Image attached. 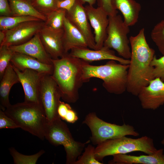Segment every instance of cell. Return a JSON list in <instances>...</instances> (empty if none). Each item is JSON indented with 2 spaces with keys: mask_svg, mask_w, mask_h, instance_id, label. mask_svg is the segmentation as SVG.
<instances>
[{
  "mask_svg": "<svg viewBox=\"0 0 164 164\" xmlns=\"http://www.w3.org/2000/svg\"><path fill=\"white\" fill-rule=\"evenodd\" d=\"M131 56L128 70L126 90L138 96L141 90L154 79L152 61L155 55L154 50L147 43L145 29H141L137 35L131 36Z\"/></svg>",
  "mask_w": 164,
  "mask_h": 164,
  "instance_id": "6da1fadb",
  "label": "cell"
},
{
  "mask_svg": "<svg viewBox=\"0 0 164 164\" xmlns=\"http://www.w3.org/2000/svg\"><path fill=\"white\" fill-rule=\"evenodd\" d=\"M53 70L51 76L57 84L61 98L68 103H74L79 98V90L84 83L83 67L87 62L70 55L52 60Z\"/></svg>",
  "mask_w": 164,
  "mask_h": 164,
  "instance_id": "7a4b0ae2",
  "label": "cell"
},
{
  "mask_svg": "<svg viewBox=\"0 0 164 164\" xmlns=\"http://www.w3.org/2000/svg\"><path fill=\"white\" fill-rule=\"evenodd\" d=\"M129 67V64L118 63L113 60L99 66L91 65L87 62L83 67L82 80L84 83L92 78L100 79L108 92L121 94L126 90Z\"/></svg>",
  "mask_w": 164,
  "mask_h": 164,
  "instance_id": "3957f363",
  "label": "cell"
},
{
  "mask_svg": "<svg viewBox=\"0 0 164 164\" xmlns=\"http://www.w3.org/2000/svg\"><path fill=\"white\" fill-rule=\"evenodd\" d=\"M4 112L19 128L42 140L45 138V128L47 120L40 104L24 101L11 104Z\"/></svg>",
  "mask_w": 164,
  "mask_h": 164,
  "instance_id": "277c9868",
  "label": "cell"
},
{
  "mask_svg": "<svg viewBox=\"0 0 164 164\" xmlns=\"http://www.w3.org/2000/svg\"><path fill=\"white\" fill-rule=\"evenodd\" d=\"M157 150L153 139L147 136L137 138L125 136L108 140L97 145L95 149L94 155L96 159L100 162L108 156L136 151L151 155Z\"/></svg>",
  "mask_w": 164,
  "mask_h": 164,
  "instance_id": "5b68a950",
  "label": "cell"
},
{
  "mask_svg": "<svg viewBox=\"0 0 164 164\" xmlns=\"http://www.w3.org/2000/svg\"><path fill=\"white\" fill-rule=\"evenodd\" d=\"M45 138L52 145H63L66 154V163L74 164L83 150L86 143L75 141L65 123L60 117L48 121L44 130Z\"/></svg>",
  "mask_w": 164,
  "mask_h": 164,
  "instance_id": "8992f818",
  "label": "cell"
},
{
  "mask_svg": "<svg viewBox=\"0 0 164 164\" xmlns=\"http://www.w3.org/2000/svg\"><path fill=\"white\" fill-rule=\"evenodd\" d=\"M82 123L89 128L91 133V140L94 145H97L108 140L127 135H139L132 126L125 124L119 125L106 122L99 118L94 112L87 114Z\"/></svg>",
  "mask_w": 164,
  "mask_h": 164,
  "instance_id": "52a82bcc",
  "label": "cell"
},
{
  "mask_svg": "<svg viewBox=\"0 0 164 164\" xmlns=\"http://www.w3.org/2000/svg\"><path fill=\"white\" fill-rule=\"evenodd\" d=\"M108 19L107 36L103 46L113 49L121 57L129 60L131 49L129 39L127 36L130 32L129 27L125 24L119 15L109 16Z\"/></svg>",
  "mask_w": 164,
  "mask_h": 164,
  "instance_id": "ba28073f",
  "label": "cell"
},
{
  "mask_svg": "<svg viewBox=\"0 0 164 164\" xmlns=\"http://www.w3.org/2000/svg\"><path fill=\"white\" fill-rule=\"evenodd\" d=\"M61 98L59 88L51 75L42 74L39 94V101L49 121L60 117L58 108Z\"/></svg>",
  "mask_w": 164,
  "mask_h": 164,
  "instance_id": "9c48e42d",
  "label": "cell"
},
{
  "mask_svg": "<svg viewBox=\"0 0 164 164\" xmlns=\"http://www.w3.org/2000/svg\"><path fill=\"white\" fill-rule=\"evenodd\" d=\"M45 23L41 20L28 21L4 31L5 38L0 46H18L26 42L39 33L44 27Z\"/></svg>",
  "mask_w": 164,
  "mask_h": 164,
  "instance_id": "30bf717a",
  "label": "cell"
},
{
  "mask_svg": "<svg viewBox=\"0 0 164 164\" xmlns=\"http://www.w3.org/2000/svg\"><path fill=\"white\" fill-rule=\"evenodd\" d=\"M85 8L90 25L94 30L95 50H100L103 46L107 38L108 15L100 7L95 8L93 5H88Z\"/></svg>",
  "mask_w": 164,
  "mask_h": 164,
  "instance_id": "8fae6325",
  "label": "cell"
},
{
  "mask_svg": "<svg viewBox=\"0 0 164 164\" xmlns=\"http://www.w3.org/2000/svg\"><path fill=\"white\" fill-rule=\"evenodd\" d=\"M83 5L80 0H76L73 6L69 11H67L66 17L84 36L88 43V47L95 50L94 36Z\"/></svg>",
  "mask_w": 164,
  "mask_h": 164,
  "instance_id": "7c38bea8",
  "label": "cell"
},
{
  "mask_svg": "<svg viewBox=\"0 0 164 164\" xmlns=\"http://www.w3.org/2000/svg\"><path fill=\"white\" fill-rule=\"evenodd\" d=\"M138 96L142 108L155 110L164 104V82L160 78L152 80Z\"/></svg>",
  "mask_w": 164,
  "mask_h": 164,
  "instance_id": "4fadbf2b",
  "label": "cell"
},
{
  "mask_svg": "<svg viewBox=\"0 0 164 164\" xmlns=\"http://www.w3.org/2000/svg\"><path fill=\"white\" fill-rule=\"evenodd\" d=\"M39 34L44 49L52 59H58L67 54L63 43V29H53L44 26Z\"/></svg>",
  "mask_w": 164,
  "mask_h": 164,
  "instance_id": "5bb4252c",
  "label": "cell"
},
{
  "mask_svg": "<svg viewBox=\"0 0 164 164\" xmlns=\"http://www.w3.org/2000/svg\"><path fill=\"white\" fill-rule=\"evenodd\" d=\"M12 66L24 91V102L40 104L39 91L42 74L28 69L20 71Z\"/></svg>",
  "mask_w": 164,
  "mask_h": 164,
  "instance_id": "9a60e30c",
  "label": "cell"
},
{
  "mask_svg": "<svg viewBox=\"0 0 164 164\" xmlns=\"http://www.w3.org/2000/svg\"><path fill=\"white\" fill-rule=\"evenodd\" d=\"M69 54L89 63L104 60H114L123 64H129L130 63V60L116 56L114 51L104 46L98 50L88 48L74 49L70 51Z\"/></svg>",
  "mask_w": 164,
  "mask_h": 164,
  "instance_id": "2e32d148",
  "label": "cell"
},
{
  "mask_svg": "<svg viewBox=\"0 0 164 164\" xmlns=\"http://www.w3.org/2000/svg\"><path fill=\"white\" fill-rule=\"evenodd\" d=\"M9 47L15 52L31 56L45 64H53L52 59L44 49L40 39L39 33L23 44Z\"/></svg>",
  "mask_w": 164,
  "mask_h": 164,
  "instance_id": "e0dca14e",
  "label": "cell"
},
{
  "mask_svg": "<svg viewBox=\"0 0 164 164\" xmlns=\"http://www.w3.org/2000/svg\"><path fill=\"white\" fill-rule=\"evenodd\" d=\"M11 63L20 71L28 69L41 74L51 75L53 70V64L44 63L31 56L18 52H14Z\"/></svg>",
  "mask_w": 164,
  "mask_h": 164,
  "instance_id": "ac0fdd59",
  "label": "cell"
},
{
  "mask_svg": "<svg viewBox=\"0 0 164 164\" xmlns=\"http://www.w3.org/2000/svg\"><path fill=\"white\" fill-rule=\"evenodd\" d=\"M110 163L118 164H164V150L157 149L154 153L135 156L126 154H118L113 155Z\"/></svg>",
  "mask_w": 164,
  "mask_h": 164,
  "instance_id": "d6986e66",
  "label": "cell"
},
{
  "mask_svg": "<svg viewBox=\"0 0 164 164\" xmlns=\"http://www.w3.org/2000/svg\"><path fill=\"white\" fill-rule=\"evenodd\" d=\"M63 41L66 53L74 49L88 47V43L82 33L69 21L66 17L63 23Z\"/></svg>",
  "mask_w": 164,
  "mask_h": 164,
  "instance_id": "ffe728a7",
  "label": "cell"
},
{
  "mask_svg": "<svg viewBox=\"0 0 164 164\" xmlns=\"http://www.w3.org/2000/svg\"><path fill=\"white\" fill-rule=\"evenodd\" d=\"M113 7L121 13L125 24L130 27L138 20L141 5L135 0H111Z\"/></svg>",
  "mask_w": 164,
  "mask_h": 164,
  "instance_id": "44dd1931",
  "label": "cell"
},
{
  "mask_svg": "<svg viewBox=\"0 0 164 164\" xmlns=\"http://www.w3.org/2000/svg\"><path fill=\"white\" fill-rule=\"evenodd\" d=\"M0 80V109L4 111L11 104L9 95L12 87L19 83L17 74L11 62Z\"/></svg>",
  "mask_w": 164,
  "mask_h": 164,
  "instance_id": "7402d4cb",
  "label": "cell"
},
{
  "mask_svg": "<svg viewBox=\"0 0 164 164\" xmlns=\"http://www.w3.org/2000/svg\"><path fill=\"white\" fill-rule=\"evenodd\" d=\"M12 16H29L46 21V16L33 6L30 0H9Z\"/></svg>",
  "mask_w": 164,
  "mask_h": 164,
  "instance_id": "603a6c76",
  "label": "cell"
},
{
  "mask_svg": "<svg viewBox=\"0 0 164 164\" xmlns=\"http://www.w3.org/2000/svg\"><path fill=\"white\" fill-rule=\"evenodd\" d=\"M67 11L58 9L49 13L46 16L44 26L53 29H63L64 21L66 17Z\"/></svg>",
  "mask_w": 164,
  "mask_h": 164,
  "instance_id": "cb8c5ba5",
  "label": "cell"
},
{
  "mask_svg": "<svg viewBox=\"0 0 164 164\" xmlns=\"http://www.w3.org/2000/svg\"><path fill=\"white\" fill-rule=\"evenodd\" d=\"M40 20L29 16H0V30L6 31L25 22Z\"/></svg>",
  "mask_w": 164,
  "mask_h": 164,
  "instance_id": "d4e9b609",
  "label": "cell"
},
{
  "mask_svg": "<svg viewBox=\"0 0 164 164\" xmlns=\"http://www.w3.org/2000/svg\"><path fill=\"white\" fill-rule=\"evenodd\" d=\"M9 151L15 164H36L39 158L45 152L42 150L33 155H25L19 152L13 148H10Z\"/></svg>",
  "mask_w": 164,
  "mask_h": 164,
  "instance_id": "484cf974",
  "label": "cell"
},
{
  "mask_svg": "<svg viewBox=\"0 0 164 164\" xmlns=\"http://www.w3.org/2000/svg\"><path fill=\"white\" fill-rule=\"evenodd\" d=\"M151 37L159 52L164 55V20L155 26L151 32Z\"/></svg>",
  "mask_w": 164,
  "mask_h": 164,
  "instance_id": "4316f807",
  "label": "cell"
},
{
  "mask_svg": "<svg viewBox=\"0 0 164 164\" xmlns=\"http://www.w3.org/2000/svg\"><path fill=\"white\" fill-rule=\"evenodd\" d=\"M58 0H30L31 3L37 11L45 16L58 8Z\"/></svg>",
  "mask_w": 164,
  "mask_h": 164,
  "instance_id": "83f0119b",
  "label": "cell"
},
{
  "mask_svg": "<svg viewBox=\"0 0 164 164\" xmlns=\"http://www.w3.org/2000/svg\"><path fill=\"white\" fill-rule=\"evenodd\" d=\"M14 52L9 46L6 45L0 46V80L10 63Z\"/></svg>",
  "mask_w": 164,
  "mask_h": 164,
  "instance_id": "f1b7e54d",
  "label": "cell"
},
{
  "mask_svg": "<svg viewBox=\"0 0 164 164\" xmlns=\"http://www.w3.org/2000/svg\"><path fill=\"white\" fill-rule=\"evenodd\" d=\"M95 148L91 144H89L85 148L84 152L82 155L78 157L74 164H102L97 160L95 157Z\"/></svg>",
  "mask_w": 164,
  "mask_h": 164,
  "instance_id": "f546056e",
  "label": "cell"
},
{
  "mask_svg": "<svg viewBox=\"0 0 164 164\" xmlns=\"http://www.w3.org/2000/svg\"><path fill=\"white\" fill-rule=\"evenodd\" d=\"M154 78L158 77L164 81V55L157 58L155 55L151 61Z\"/></svg>",
  "mask_w": 164,
  "mask_h": 164,
  "instance_id": "4dcf8cb0",
  "label": "cell"
},
{
  "mask_svg": "<svg viewBox=\"0 0 164 164\" xmlns=\"http://www.w3.org/2000/svg\"><path fill=\"white\" fill-rule=\"evenodd\" d=\"M19 128L15 122L7 116L4 111L0 110V129H14Z\"/></svg>",
  "mask_w": 164,
  "mask_h": 164,
  "instance_id": "1f68e13d",
  "label": "cell"
},
{
  "mask_svg": "<svg viewBox=\"0 0 164 164\" xmlns=\"http://www.w3.org/2000/svg\"><path fill=\"white\" fill-rule=\"evenodd\" d=\"M98 7L102 8L109 16L118 14L117 10L115 9L112 5L111 0H97Z\"/></svg>",
  "mask_w": 164,
  "mask_h": 164,
  "instance_id": "d6a6232c",
  "label": "cell"
},
{
  "mask_svg": "<svg viewBox=\"0 0 164 164\" xmlns=\"http://www.w3.org/2000/svg\"><path fill=\"white\" fill-rule=\"evenodd\" d=\"M0 15L12 16L9 0H0Z\"/></svg>",
  "mask_w": 164,
  "mask_h": 164,
  "instance_id": "836d02e7",
  "label": "cell"
},
{
  "mask_svg": "<svg viewBox=\"0 0 164 164\" xmlns=\"http://www.w3.org/2000/svg\"><path fill=\"white\" fill-rule=\"evenodd\" d=\"M71 108H72L69 104L60 101L57 109L58 114L60 118L64 120L69 111Z\"/></svg>",
  "mask_w": 164,
  "mask_h": 164,
  "instance_id": "e575fe53",
  "label": "cell"
},
{
  "mask_svg": "<svg viewBox=\"0 0 164 164\" xmlns=\"http://www.w3.org/2000/svg\"><path fill=\"white\" fill-rule=\"evenodd\" d=\"M76 0H64L58 1L57 7L58 9H62L67 11H69L74 5Z\"/></svg>",
  "mask_w": 164,
  "mask_h": 164,
  "instance_id": "d590c367",
  "label": "cell"
},
{
  "mask_svg": "<svg viewBox=\"0 0 164 164\" xmlns=\"http://www.w3.org/2000/svg\"><path fill=\"white\" fill-rule=\"evenodd\" d=\"M82 3L84 5L87 3L89 5H93L96 2L97 0H80Z\"/></svg>",
  "mask_w": 164,
  "mask_h": 164,
  "instance_id": "8d00e7d4",
  "label": "cell"
},
{
  "mask_svg": "<svg viewBox=\"0 0 164 164\" xmlns=\"http://www.w3.org/2000/svg\"><path fill=\"white\" fill-rule=\"evenodd\" d=\"M5 33L4 31L0 30V45L4 41L5 38Z\"/></svg>",
  "mask_w": 164,
  "mask_h": 164,
  "instance_id": "74e56055",
  "label": "cell"
},
{
  "mask_svg": "<svg viewBox=\"0 0 164 164\" xmlns=\"http://www.w3.org/2000/svg\"><path fill=\"white\" fill-rule=\"evenodd\" d=\"M161 143L162 145H164V137L162 139V140L161 141Z\"/></svg>",
  "mask_w": 164,
  "mask_h": 164,
  "instance_id": "f35d334b",
  "label": "cell"
},
{
  "mask_svg": "<svg viewBox=\"0 0 164 164\" xmlns=\"http://www.w3.org/2000/svg\"><path fill=\"white\" fill-rule=\"evenodd\" d=\"M59 1H63V0H58Z\"/></svg>",
  "mask_w": 164,
  "mask_h": 164,
  "instance_id": "ab89813d",
  "label": "cell"
}]
</instances>
